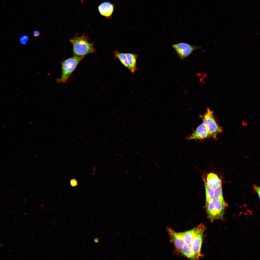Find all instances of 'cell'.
I'll return each instance as SVG.
<instances>
[{"mask_svg":"<svg viewBox=\"0 0 260 260\" xmlns=\"http://www.w3.org/2000/svg\"><path fill=\"white\" fill-rule=\"evenodd\" d=\"M70 41L74 56L84 57L86 55L96 51L93 44L85 34L80 36H75L70 40Z\"/></svg>","mask_w":260,"mask_h":260,"instance_id":"6da1fadb","label":"cell"},{"mask_svg":"<svg viewBox=\"0 0 260 260\" xmlns=\"http://www.w3.org/2000/svg\"><path fill=\"white\" fill-rule=\"evenodd\" d=\"M84 57L73 56L62 61L61 64V75L56 79L58 83H64L68 81L70 76Z\"/></svg>","mask_w":260,"mask_h":260,"instance_id":"7a4b0ae2","label":"cell"},{"mask_svg":"<svg viewBox=\"0 0 260 260\" xmlns=\"http://www.w3.org/2000/svg\"><path fill=\"white\" fill-rule=\"evenodd\" d=\"M227 207L219 200L214 198L206 204L208 218L211 221L216 220H222Z\"/></svg>","mask_w":260,"mask_h":260,"instance_id":"3957f363","label":"cell"},{"mask_svg":"<svg viewBox=\"0 0 260 260\" xmlns=\"http://www.w3.org/2000/svg\"><path fill=\"white\" fill-rule=\"evenodd\" d=\"M202 117V122L207 128L211 137L215 138L217 135L222 132V129L215 120L213 112L207 108Z\"/></svg>","mask_w":260,"mask_h":260,"instance_id":"277c9868","label":"cell"},{"mask_svg":"<svg viewBox=\"0 0 260 260\" xmlns=\"http://www.w3.org/2000/svg\"><path fill=\"white\" fill-rule=\"evenodd\" d=\"M199 229L190 246L199 259L201 256V251L204 232L205 229L204 225H199Z\"/></svg>","mask_w":260,"mask_h":260,"instance_id":"5b68a950","label":"cell"},{"mask_svg":"<svg viewBox=\"0 0 260 260\" xmlns=\"http://www.w3.org/2000/svg\"><path fill=\"white\" fill-rule=\"evenodd\" d=\"M172 46L180 58L182 59L189 55L194 50L201 48L183 42L173 44Z\"/></svg>","mask_w":260,"mask_h":260,"instance_id":"8992f818","label":"cell"},{"mask_svg":"<svg viewBox=\"0 0 260 260\" xmlns=\"http://www.w3.org/2000/svg\"><path fill=\"white\" fill-rule=\"evenodd\" d=\"M211 137L208 130L205 124L202 123L195 131L187 137L188 140L203 139Z\"/></svg>","mask_w":260,"mask_h":260,"instance_id":"52a82bcc","label":"cell"},{"mask_svg":"<svg viewBox=\"0 0 260 260\" xmlns=\"http://www.w3.org/2000/svg\"><path fill=\"white\" fill-rule=\"evenodd\" d=\"M167 230L170 235V239L176 248L178 250H182L185 242L183 233L175 232L171 228H167Z\"/></svg>","mask_w":260,"mask_h":260,"instance_id":"ba28073f","label":"cell"},{"mask_svg":"<svg viewBox=\"0 0 260 260\" xmlns=\"http://www.w3.org/2000/svg\"><path fill=\"white\" fill-rule=\"evenodd\" d=\"M113 4L108 2L101 3L98 7V10L100 14L106 17H110L112 13L114 10Z\"/></svg>","mask_w":260,"mask_h":260,"instance_id":"9c48e42d","label":"cell"},{"mask_svg":"<svg viewBox=\"0 0 260 260\" xmlns=\"http://www.w3.org/2000/svg\"><path fill=\"white\" fill-rule=\"evenodd\" d=\"M204 181L208 186L214 188L221 185V180L216 174L213 173L208 174L206 180Z\"/></svg>","mask_w":260,"mask_h":260,"instance_id":"30bf717a","label":"cell"},{"mask_svg":"<svg viewBox=\"0 0 260 260\" xmlns=\"http://www.w3.org/2000/svg\"><path fill=\"white\" fill-rule=\"evenodd\" d=\"M199 225L190 230L183 232L185 244L190 246L199 228Z\"/></svg>","mask_w":260,"mask_h":260,"instance_id":"8fae6325","label":"cell"},{"mask_svg":"<svg viewBox=\"0 0 260 260\" xmlns=\"http://www.w3.org/2000/svg\"><path fill=\"white\" fill-rule=\"evenodd\" d=\"M126 54L129 67V70L131 73H134L136 69V62L138 56L130 53H126Z\"/></svg>","mask_w":260,"mask_h":260,"instance_id":"7c38bea8","label":"cell"},{"mask_svg":"<svg viewBox=\"0 0 260 260\" xmlns=\"http://www.w3.org/2000/svg\"><path fill=\"white\" fill-rule=\"evenodd\" d=\"M181 250L182 254L187 257L193 260L198 259L190 245L185 243Z\"/></svg>","mask_w":260,"mask_h":260,"instance_id":"4fadbf2b","label":"cell"},{"mask_svg":"<svg viewBox=\"0 0 260 260\" xmlns=\"http://www.w3.org/2000/svg\"><path fill=\"white\" fill-rule=\"evenodd\" d=\"M221 185L214 188V198L219 200L224 205L227 207L228 205L225 201L223 198Z\"/></svg>","mask_w":260,"mask_h":260,"instance_id":"5bb4252c","label":"cell"},{"mask_svg":"<svg viewBox=\"0 0 260 260\" xmlns=\"http://www.w3.org/2000/svg\"><path fill=\"white\" fill-rule=\"evenodd\" d=\"M206 192V204L214 198V188L208 186L204 182Z\"/></svg>","mask_w":260,"mask_h":260,"instance_id":"9a60e30c","label":"cell"},{"mask_svg":"<svg viewBox=\"0 0 260 260\" xmlns=\"http://www.w3.org/2000/svg\"><path fill=\"white\" fill-rule=\"evenodd\" d=\"M114 54L115 57L119 60L122 63L129 69V67L126 53L116 51Z\"/></svg>","mask_w":260,"mask_h":260,"instance_id":"2e32d148","label":"cell"},{"mask_svg":"<svg viewBox=\"0 0 260 260\" xmlns=\"http://www.w3.org/2000/svg\"><path fill=\"white\" fill-rule=\"evenodd\" d=\"M28 39V37L27 35H24L20 38V41L22 44L25 45L27 44Z\"/></svg>","mask_w":260,"mask_h":260,"instance_id":"e0dca14e","label":"cell"},{"mask_svg":"<svg viewBox=\"0 0 260 260\" xmlns=\"http://www.w3.org/2000/svg\"><path fill=\"white\" fill-rule=\"evenodd\" d=\"M70 184L71 186L72 187H76L78 184L77 180L75 178L71 179L70 181Z\"/></svg>","mask_w":260,"mask_h":260,"instance_id":"ac0fdd59","label":"cell"},{"mask_svg":"<svg viewBox=\"0 0 260 260\" xmlns=\"http://www.w3.org/2000/svg\"><path fill=\"white\" fill-rule=\"evenodd\" d=\"M252 186L254 190L258 194L260 200V187L254 184Z\"/></svg>","mask_w":260,"mask_h":260,"instance_id":"d6986e66","label":"cell"},{"mask_svg":"<svg viewBox=\"0 0 260 260\" xmlns=\"http://www.w3.org/2000/svg\"><path fill=\"white\" fill-rule=\"evenodd\" d=\"M34 36L35 37H37L39 36L40 35V32L37 30L34 31L33 33Z\"/></svg>","mask_w":260,"mask_h":260,"instance_id":"ffe728a7","label":"cell"},{"mask_svg":"<svg viewBox=\"0 0 260 260\" xmlns=\"http://www.w3.org/2000/svg\"><path fill=\"white\" fill-rule=\"evenodd\" d=\"M242 125L244 126H246L248 125V123L247 122L244 121H243L242 123Z\"/></svg>","mask_w":260,"mask_h":260,"instance_id":"44dd1931","label":"cell"},{"mask_svg":"<svg viewBox=\"0 0 260 260\" xmlns=\"http://www.w3.org/2000/svg\"><path fill=\"white\" fill-rule=\"evenodd\" d=\"M94 241L96 243H97L98 241V239L97 238H95L94 240Z\"/></svg>","mask_w":260,"mask_h":260,"instance_id":"7402d4cb","label":"cell"}]
</instances>
